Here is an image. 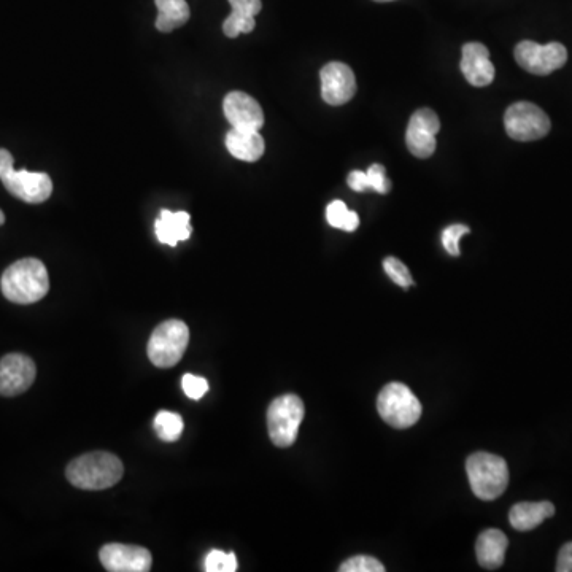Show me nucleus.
<instances>
[{
    "label": "nucleus",
    "instance_id": "nucleus-1",
    "mask_svg": "<svg viewBox=\"0 0 572 572\" xmlns=\"http://www.w3.org/2000/svg\"><path fill=\"white\" fill-rule=\"evenodd\" d=\"M0 288L5 298L15 304H34L50 291L47 267L37 258H24L5 269Z\"/></svg>",
    "mask_w": 572,
    "mask_h": 572
},
{
    "label": "nucleus",
    "instance_id": "nucleus-2",
    "mask_svg": "<svg viewBox=\"0 0 572 572\" xmlns=\"http://www.w3.org/2000/svg\"><path fill=\"white\" fill-rule=\"evenodd\" d=\"M124 466L120 458L109 452H91L70 461L67 480L80 490H107L120 482Z\"/></svg>",
    "mask_w": 572,
    "mask_h": 572
},
{
    "label": "nucleus",
    "instance_id": "nucleus-3",
    "mask_svg": "<svg viewBox=\"0 0 572 572\" xmlns=\"http://www.w3.org/2000/svg\"><path fill=\"white\" fill-rule=\"evenodd\" d=\"M469 484L477 498L495 501L509 485V468L504 458L493 453L477 452L466 461Z\"/></svg>",
    "mask_w": 572,
    "mask_h": 572
},
{
    "label": "nucleus",
    "instance_id": "nucleus-4",
    "mask_svg": "<svg viewBox=\"0 0 572 572\" xmlns=\"http://www.w3.org/2000/svg\"><path fill=\"white\" fill-rule=\"evenodd\" d=\"M0 180L5 190L28 204H42L53 193L50 175L43 172L15 171L10 151L0 150Z\"/></svg>",
    "mask_w": 572,
    "mask_h": 572
},
{
    "label": "nucleus",
    "instance_id": "nucleus-5",
    "mask_svg": "<svg viewBox=\"0 0 572 572\" xmlns=\"http://www.w3.org/2000/svg\"><path fill=\"white\" fill-rule=\"evenodd\" d=\"M377 410L385 423L393 428L406 429L414 426L422 417V402L404 383H388L377 398Z\"/></svg>",
    "mask_w": 572,
    "mask_h": 572
},
{
    "label": "nucleus",
    "instance_id": "nucleus-6",
    "mask_svg": "<svg viewBox=\"0 0 572 572\" xmlns=\"http://www.w3.org/2000/svg\"><path fill=\"white\" fill-rule=\"evenodd\" d=\"M190 344V329L180 320H167L151 334L147 353L156 368H172L180 363Z\"/></svg>",
    "mask_w": 572,
    "mask_h": 572
},
{
    "label": "nucleus",
    "instance_id": "nucleus-7",
    "mask_svg": "<svg viewBox=\"0 0 572 572\" xmlns=\"http://www.w3.org/2000/svg\"><path fill=\"white\" fill-rule=\"evenodd\" d=\"M306 415L304 402L296 395L274 399L267 410V429L274 445L286 449L298 439L299 426Z\"/></svg>",
    "mask_w": 572,
    "mask_h": 572
},
{
    "label": "nucleus",
    "instance_id": "nucleus-8",
    "mask_svg": "<svg viewBox=\"0 0 572 572\" xmlns=\"http://www.w3.org/2000/svg\"><path fill=\"white\" fill-rule=\"evenodd\" d=\"M504 126L507 136L518 142H531L547 136L552 128L544 110L531 102H517L506 110Z\"/></svg>",
    "mask_w": 572,
    "mask_h": 572
},
{
    "label": "nucleus",
    "instance_id": "nucleus-9",
    "mask_svg": "<svg viewBox=\"0 0 572 572\" xmlns=\"http://www.w3.org/2000/svg\"><path fill=\"white\" fill-rule=\"evenodd\" d=\"M514 55L518 66L534 75L552 74L568 61V50L558 42L539 45L531 40H523L515 47Z\"/></svg>",
    "mask_w": 572,
    "mask_h": 572
},
{
    "label": "nucleus",
    "instance_id": "nucleus-10",
    "mask_svg": "<svg viewBox=\"0 0 572 572\" xmlns=\"http://www.w3.org/2000/svg\"><path fill=\"white\" fill-rule=\"evenodd\" d=\"M37 368L23 353H10L0 360V396L23 395L34 383Z\"/></svg>",
    "mask_w": 572,
    "mask_h": 572
},
{
    "label": "nucleus",
    "instance_id": "nucleus-11",
    "mask_svg": "<svg viewBox=\"0 0 572 572\" xmlns=\"http://www.w3.org/2000/svg\"><path fill=\"white\" fill-rule=\"evenodd\" d=\"M441 129V121L431 109L417 110L407 126L406 142L412 155L429 158L436 151V134Z\"/></svg>",
    "mask_w": 572,
    "mask_h": 572
},
{
    "label": "nucleus",
    "instance_id": "nucleus-12",
    "mask_svg": "<svg viewBox=\"0 0 572 572\" xmlns=\"http://www.w3.org/2000/svg\"><path fill=\"white\" fill-rule=\"evenodd\" d=\"M99 558L110 572H148L153 565L150 550L139 545L107 544L99 552Z\"/></svg>",
    "mask_w": 572,
    "mask_h": 572
},
{
    "label": "nucleus",
    "instance_id": "nucleus-13",
    "mask_svg": "<svg viewBox=\"0 0 572 572\" xmlns=\"http://www.w3.org/2000/svg\"><path fill=\"white\" fill-rule=\"evenodd\" d=\"M321 97L329 105H344L356 93L353 70L342 62H329L320 72Z\"/></svg>",
    "mask_w": 572,
    "mask_h": 572
},
{
    "label": "nucleus",
    "instance_id": "nucleus-14",
    "mask_svg": "<svg viewBox=\"0 0 572 572\" xmlns=\"http://www.w3.org/2000/svg\"><path fill=\"white\" fill-rule=\"evenodd\" d=\"M223 110L232 129L259 131L263 128L264 113L256 99L242 91H232L225 97Z\"/></svg>",
    "mask_w": 572,
    "mask_h": 572
},
{
    "label": "nucleus",
    "instance_id": "nucleus-15",
    "mask_svg": "<svg viewBox=\"0 0 572 572\" xmlns=\"http://www.w3.org/2000/svg\"><path fill=\"white\" fill-rule=\"evenodd\" d=\"M461 72L472 86H488L495 78V66L490 61V51L482 43H466L461 58Z\"/></svg>",
    "mask_w": 572,
    "mask_h": 572
},
{
    "label": "nucleus",
    "instance_id": "nucleus-16",
    "mask_svg": "<svg viewBox=\"0 0 572 572\" xmlns=\"http://www.w3.org/2000/svg\"><path fill=\"white\" fill-rule=\"evenodd\" d=\"M155 231L161 244L177 247L178 242L190 239L193 232L190 213L161 210V215L155 223Z\"/></svg>",
    "mask_w": 572,
    "mask_h": 572
},
{
    "label": "nucleus",
    "instance_id": "nucleus-17",
    "mask_svg": "<svg viewBox=\"0 0 572 572\" xmlns=\"http://www.w3.org/2000/svg\"><path fill=\"white\" fill-rule=\"evenodd\" d=\"M509 539L499 530H485L477 538L476 553L479 565L485 569H498L506 558Z\"/></svg>",
    "mask_w": 572,
    "mask_h": 572
},
{
    "label": "nucleus",
    "instance_id": "nucleus-18",
    "mask_svg": "<svg viewBox=\"0 0 572 572\" xmlns=\"http://www.w3.org/2000/svg\"><path fill=\"white\" fill-rule=\"evenodd\" d=\"M226 148L229 153L245 163H255L264 155L266 145L259 131H239L231 129L226 134Z\"/></svg>",
    "mask_w": 572,
    "mask_h": 572
},
{
    "label": "nucleus",
    "instance_id": "nucleus-19",
    "mask_svg": "<svg viewBox=\"0 0 572 572\" xmlns=\"http://www.w3.org/2000/svg\"><path fill=\"white\" fill-rule=\"evenodd\" d=\"M555 506L550 501L539 503H518L509 512V522L517 531H531L538 528L547 518L553 517Z\"/></svg>",
    "mask_w": 572,
    "mask_h": 572
},
{
    "label": "nucleus",
    "instance_id": "nucleus-20",
    "mask_svg": "<svg viewBox=\"0 0 572 572\" xmlns=\"http://www.w3.org/2000/svg\"><path fill=\"white\" fill-rule=\"evenodd\" d=\"M155 4L158 8L156 29L159 32H172L190 20L191 12L186 0H155Z\"/></svg>",
    "mask_w": 572,
    "mask_h": 572
},
{
    "label": "nucleus",
    "instance_id": "nucleus-21",
    "mask_svg": "<svg viewBox=\"0 0 572 572\" xmlns=\"http://www.w3.org/2000/svg\"><path fill=\"white\" fill-rule=\"evenodd\" d=\"M326 220L329 225L342 231L353 232L360 226V217L358 213L348 210L345 202L334 201L328 205L326 209Z\"/></svg>",
    "mask_w": 572,
    "mask_h": 572
},
{
    "label": "nucleus",
    "instance_id": "nucleus-22",
    "mask_svg": "<svg viewBox=\"0 0 572 572\" xmlns=\"http://www.w3.org/2000/svg\"><path fill=\"white\" fill-rule=\"evenodd\" d=\"M155 431L159 439L164 442H175L178 437L183 433V418L182 415L175 414V412H167L161 410L155 417Z\"/></svg>",
    "mask_w": 572,
    "mask_h": 572
},
{
    "label": "nucleus",
    "instance_id": "nucleus-23",
    "mask_svg": "<svg viewBox=\"0 0 572 572\" xmlns=\"http://www.w3.org/2000/svg\"><path fill=\"white\" fill-rule=\"evenodd\" d=\"M205 572H234L237 571V558L234 553L221 552V550H212L205 557Z\"/></svg>",
    "mask_w": 572,
    "mask_h": 572
},
{
    "label": "nucleus",
    "instance_id": "nucleus-24",
    "mask_svg": "<svg viewBox=\"0 0 572 572\" xmlns=\"http://www.w3.org/2000/svg\"><path fill=\"white\" fill-rule=\"evenodd\" d=\"M383 269L387 272L388 277H390L396 285L404 288V290L414 285V279H412L409 269H407V266H404L398 258L388 256V258L383 261Z\"/></svg>",
    "mask_w": 572,
    "mask_h": 572
},
{
    "label": "nucleus",
    "instance_id": "nucleus-25",
    "mask_svg": "<svg viewBox=\"0 0 572 572\" xmlns=\"http://www.w3.org/2000/svg\"><path fill=\"white\" fill-rule=\"evenodd\" d=\"M255 26V18L236 15V13L231 12V15H229L225 23H223V32H225L226 37H229V39H236L240 34L252 32Z\"/></svg>",
    "mask_w": 572,
    "mask_h": 572
},
{
    "label": "nucleus",
    "instance_id": "nucleus-26",
    "mask_svg": "<svg viewBox=\"0 0 572 572\" xmlns=\"http://www.w3.org/2000/svg\"><path fill=\"white\" fill-rule=\"evenodd\" d=\"M341 572H383L385 566L377 558L368 555H358V557L348 558L342 563Z\"/></svg>",
    "mask_w": 572,
    "mask_h": 572
},
{
    "label": "nucleus",
    "instance_id": "nucleus-27",
    "mask_svg": "<svg viewBox=\"0 0 572 572\" xmlns=\"http://www.w3.org/2000/svg\"><path fill=\"white\" fill-rule=\"evenodd\" d=\"M469 232H471V229L464 225H452L444 229V232H442V245H444L445 252L452 256H460L461 237L466 236Z\"/></svg>",
    "mask_w": 572,
    "mask_h": 572
},
{
    "label": "nucleus",
    "instance_id": "nucleus-28",
    "mask_svg": "<svg viewBox=\"0 0 572 572\" xmlns=\"http://www.w3.org/2000/svg\"><path fill=\"white\" fill-rule=\"evenodd\" d=\"M182 387L188 398L198 401L209 391V382L202 379V377H198V375L185 374L183 375Z\"/></svg>",
    "mask_w": 572,
    "mask_h": 572
},
{
    "label": "nucleus",
    "instance_id": "nucleus-29",
    "mask_svg": "<svg viewBox=\"0 0 572 572\" xmlns=\"http://www.w3.org/2000/svg\"><path fill=\"white\" fill-rule=\"evenodd\" d=\"M366 174H368L371 190L380 194H387L391 190V182L388 180L387 172H385V167L382 164H372Z\"/></svg>",
    "mask_w": 572,
    "mask_h": 572
},
{
    "label": "nucleus",
    "instance_id": "nucleus-30",
    "mask_svg": "<svg viewBox=\"0 0 572 572\" xmlns=\"http://www.w3.org/2000/svg\"><path fill=\"white\" fill-rule=\"evenodd\" d=\"M228 2L231 4L232 13L240 16H250V18H255L261 12V8H263L261 0H228Z\"/></svg>",
    "mask_w": 572,
    "mask_h": 572
},
{
    "label": "nucleus",
    "instance_id": "nucleus-31",
    "mask_svg": "<svg viewBox=\"0 0 572 572\" xmlns=\"http://www.w3.org/2000/svg\"><path fill=\"white\" fill-rule=\"evenodd\" d=\"M347 183L353 191H356V193H364V191L371 190L368 174H366V172H350V175H348L347 178Z\"/></svg>",
    "mask_w": 572,
    "mask_h": 572
},
{
    "label": "nucleus",
    "instance_id": "nucleus-32",
    "mask_svg": "<svg viewBox=\"0 0 572 572\" xmlns=\"http://www.w3.org/2000/svg\"><path fill=\"white\" fill-rule=\"evenodd\" d=\"M558 572H572V541L563 545L558 553Z\"/></svg>",
    "mask_w": 572,
    "mask_h": 572
},
{
    "label": "nucleus",
    "instance_id": "nucleus-33",
    "mask_svg": "<svg viewBox=\"0 0 572 572\" xmlns=\"http://www.w3.org/2000/svg\"><path fill=\"white\" fill-rule=\"evenodd\" d=\"M4 223H5V215L4 212L0 210V226L4 225Z\"/></svg>",
    "mask_w": 572,
    "mask_h": 572
},
{
    "label": "nucleus",
    "instance_id": "nucleus-34",
    "mask_svg": "<svg viewBox=\"0 0 572 572\" xmlns=\"http://www.w3.org/2000/svg\"><path fill=\"white\" fill-rule=\"evenodd\" d=\"M374 2H391V0H374Z\"/></svg>",
    "mask_w": 572,
    "mask_h": 572
}]
</instances>
